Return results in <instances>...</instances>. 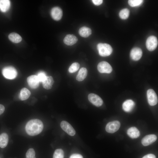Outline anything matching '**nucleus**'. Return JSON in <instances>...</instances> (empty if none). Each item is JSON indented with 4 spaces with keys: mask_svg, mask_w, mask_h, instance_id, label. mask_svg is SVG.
<instances>
[{
    "mask_svg": "<svg viewBox=\"0 0 158 158\" xmlns=\"http://www.w3.org/2000/svg\"><path fill=\"white\" fill-rule=\"evenodd\" d=\"M2 73L4 77L9 79H14L17 75L16 69L11 66H8L4 68L2 70Z\"/></svg>",
    "mask_w": 158,
    "mask_h": 158,
    "instance_id": "nucleus-3",
    "label": "nucleus"
},
{
    "mask_svg": "<svg viewBox=\"0 0 158 158\" xmlns=\"http://www.w3.org/2000/svg\"><path fill=\"white\" fill-rule=\"evenodd\" d=\"M5 109L3 105L0 104V115L3 113Z\"/></svg>",
    "mask_w": 158,
    "mask_h": 158,
    "instance_id": "nucleus-33",
    "label": "nucleus"
},
{
    "mask_svg": "<svg viewBox=\"0 0 158 158\" xmlns=\"http://www.w3.org/2000/svg\"><path fill=\"white\" fill-rule=\"evenodd\" d=\"M129 10L128 8L123 9L120 11L119 13V16L122 19H126L129 17Z\"/></svg>",
    "mask_w": 158,
    "mask_h": 158,
    "instance_id": "nucleus-24",
    "label": "nucleus"
},
{
    "mask_svg": "<svg viewBox=\"0 0 158 158\" xmlns=\"http://www.w3.org/2000/svg\"><path fill=\"white\" fill-rule=\"evenodd\" d=\"M51 15L55 20H60L62 16L63 12L61 9L58 7H55L52 8L51 11Z\"/></svg>",
    "mask_w": 158,
    "mask_h": 158,
    "instance_id": "nucleus-12",
    "label": "nucleus"
},
{
    "mask_svg": "<svg viewBox=\"0 0 158 158\" xmlns=\"http://www.w3.org/2000/svg\"><path fill=\"white\" fill-rule=\"evenodd\" d=\"M8 141V136L6 133H3L0 135V147L1 148L6 147Z\"/></svg>",
    "mask_w": 158,
    "mask_h": 158,
    "instance_id": "nucleus-20",
    "label": "nucleus"
},
{
    "mask_svg": "<svg viewBox=\"0 0 158 158\" xmlns=\"http://www.w3.org/2000/svg\"><path fill=\"white\" fill-rule=\"evenodd\" d=\"M35 155V151L32 148L29 149L26 154V158H36Z\"/></svg>",
    "mask_w": 158,
    "mask_h": 158,
    "instance_id": "nucleus-28",
    "label": "nucleus"
},
{
    "mask_svg": "<svg viewBox=\"0 0 158 158\" xmlns=\"http://www.w3.org/2000/svg\"><path fill=\"white\" fill-rule=\"evenodd\" d=\"M93 3L97 6H99L102 3L103 0H92Z\"/></svg>",
    "mask_w": 158,
    "mask_h": 158,
    "instance_id": "nucleus-31",
    "label": "nucleus"
},
{
    "mask_svg": "<svg viewBox=\"0 0 158 158\" xmlns=\"http://www.w3.org/2000/svg\"><path fill=\"white\" fill-rule=\"evenodd\" d=\"M157 139L156 136L154 134H150L145 136L142 139L141 143L144 146H147L151 144Z\"/></svg>",
    "mask_w": 158,
    "mask_h": 158,
    "instance_id": "nucleus-13",
    "label": "nucleus"
},
{
    "mask_svg": "<svg viewBox=\"0 0 158 158\" xmlns=\"http://www.w3.org/2000/svg\"><path fill=\"white\" fill-rule=\"evenodd\" d=\"M158 42L157 38L154 36H151L147 39L146 42V47L149 51L154 50L158 45Z\"/></svg>",
    "mask_w": 158,
    "mask_h": 158,
    "instance_id": "nucleus-4",
    "label": "nucleus"
},
{
    "mask_svg": "<svg viewBox=\"0 0 158 158\" xmlns=\"http://www.w3.org/2000/svg\"><path fill=\"white\" fill-rule=\"evenodd\" d=\"M97 68L99 71L102 73H109L112 70V68L110 65L105 61L99 62L97 65Z\"/></svg>",
    "mask_w": 158,
    "mask_h": 158,
    "instance_id": "nucleus-7",
    "label": "nucleus"
},
{
    "mask_svg": "<svg viewBox=\"0 0 158 158\" xmlns=\"http://www.w3.org/2000/svg\"><path fill=\"white\" fill-rule=\"evenodd\" d=\"M8 37L11 41L15 43L20 42L22 40L21 36L15 32H12L9 34Z\"/></svg>",
    "mask_w": 158,
    "mask_h": 158,
    "instance_id": "nucleus-23",
    "label": "nucleus"
},
{
    "mask_svg": "<svg viewBox=\"0 0 158 158\" xmlns=\"http://www.w3.org/2000/svg\"><path fill=\"white\" fill-rule=\"evenodd\" d=\"M127 134L129 137L132 138H137L140 135L139 131L135 127L129 128L127 131Z\"/></svg>",
    "mask_w": 158,
    "mask_h": 158,
    "instance_id": "nucleus-17",
    "label": "nucleus"
},
{
    "mask_svg": "<svg viewBox=\"0 0 158 158\" xmlns=\"http://www.w3.org/2000/svg\"><path fill=\"white\" fill-rule=\"evenodd\" d=\"M77 38L74 35L71 34L67 35L63 39L64 43L68 45H72L78 41Z\"/></svg>",
    "mask_w": 158,
    "mask_h": 158,
    "instance_id": "nucleus-14",
    "label": "nucleus"
},
{
    "mask_svg": "<svg viewBox=\"0 0 158 158\" xmlns=\"http://www.w3.org/2000/svg\"><path fill=\"white\" fill-rule=\"evenodd\" d=\"M120 126V122L118 121H114L107 123L105 127V130L108 133H113L117 131Z\"/></svg>",
    "mask_w": 158,
    "mask_h": 158,
    "instance_id": "nucleus-5",
    "label": "nucleus"
},
{
    "mask_svg": "<svg viewBox=\"0 0 158 158\" xmlns=\"http://www.w3.org/2000/svg\"><path fill=\"white\" fill-rule=\"evenodd\" d=\"M54 82V80L51 76H47L45 79L42 82L43 87L46 89H50L52 88Z\"/></svg>",
    "mask_w": 158,
    "mask_h": 158,
    "instance_id": "nucleus-16",
    "label": "nucleus"
},
{
    "mask_svg": "<svg viewBox=\"0 0 158 158\" xmlns=\"http://www.w3.org/2000/svg\"><path fill=\"white\" fill-rule=\"evenodd\" d=\"M10 6V2L8 0H0V10L2 12L7 11Z\"/></svg>",
    "mask_w": 158,
    "mask_h": 158,
    "instance_id": "nucleus-22",
    "label": "nucleus"
},
{
    "mask_svg": "<svg viewBox=\"0 0 158 158\" xmlns=\"http://www.w3.org/2000/svg\"><path fill=\"white\" fill-rule=\"evenodd\" d=\"M37 76L39 82H42L47 77L45 73L43 71L39 72Z\"/></svg>",
    "mask_w": 158,
    "mask_h": 158,
    "instance_id": "nucleus-29",
    "label": "nucleus"
},
{
    "mask_svg": "<svg viewBox=\"0 0 158 158\" xmlns=\"http://www.w3.org/2000/svg\"><path fill=\"white\" fill-rule=\"evenodd\" d=\"M27 82L30 87L32 89L37 88L39 86V81L36 75H32L27 78Z\"/></svg>",
    "mask_w": 158,
    "mask_h": 158,
    "instance_id": "nucleus-10",
    "label": "nucleus"
},
{
    "mask_svg": "<svg viewBox=\"0 0 158 158\" xmlns=\"http://www.w3.org/2000/svg\"><path fill=\"white\" fill-rule=\"evenodd\" d=\"M43 127L42 121L37 119H32L27 122L25 126V130L28 135L33 136L40 133Z\"/></svg>",
    "mask_w": 158,
    "mask_h": 158,
    "instance_id": "nucleus-1",
    "label": "nucleus"
},
{
    "mask_svg": "<svg viewBox=\"0 0 158 158\" xmlns=\"http://www.w3.org/2000/svg\"><path fill=\"white\" fill-rule=\"evenodd\" d=\"M87 74V69L82 67L80 69L76 76V79L79 81L83 80L86 78Z\"/></svg>",
    "mask_w": 158,
    "mask_h": 158,
    "instance_id": "nucleus-18",
    "label": "nucleus"
},
{
    "mask_svg": "<svg viewBox=\"0 0 158 158\" xmlns=\"http://www.w3.org/2000/svg\"><path fill=\"white\" fill-rule=\"evenodd\" d=\"M135 104L131 99H128L125 101L123 103L122 107L123 110L126 112L131 111L133 109Z\"/></svg>",
    "mask_w": 158,
    "mask_h": 158,
    "instance_id": "nucleus-15",
    "label": "nucleus"
},
{
    "mask_svg": "<svg viewBox=\"0 0 158 158\" xmlns=\"http://www.w3.org/2000/svg\"><path fill=\"white\" fill-rule=\"evenodd\" d=\"M147 96L148 103L150 105L154 106L157 103V97L153 90L150 89L147 90Z\"/></svg>",
    "mask_w": 158,
    "mask_h": 158,
    "instance_id": "nucleus-6",
    "label": "nucleus"
},
{
    "mask_svg": "<svg viewBox=\"0 0 158 158\" xmlns=\"http://www.w3.org/2000/svg\"><path fill=\"white\" fill-rule=\"evenodd\" d=\"M64 156L63 150L61 149H58L54 151L53 158H63Z\"/></svg>",
    "mask_w": 158,
    "mask_h": 158,
    "instance_id": "nucleus-25",
    "label": "nucleus"
},
{
    "mask_svg": "<svg viewBox=\"0 0 158 158\" xmlns=\"http://www.w3.org/2000/svg\"><path fill=\"white\" fill-rule=\"evenodd\" d=\"M80 64L78 63H73L69 67L68 71L71 73L75 72L78 70L80 67Z\"/></svg>",
    "mask_w": 158,
    "mask_h": 158,
    "instance_id": "nucleus-26",
    "label": "nucleus"
},
{
    "mask_svg": "<svg viewBox=\"0 0 158 158\" xmlns=\"http://www.w3.org/2000/svg\"><path fill=\"white\" fill-rule=\"evenodd\" d=\"M142 158H156V157L153 154H149L145 155Z\"/></svg>",
    "mask_w": 158,
    "mask_h": 158,
    "instance_id": "nucleus-32",
    "label": "nucleus"
},
{
    "mask_svg": "<svg viewBox=\"0 0 158 158\" xmlns=\"http://www.w3.org/2000/svg\"><path fill=\"white\" fill-rule=\"evenodd\" d=\"M69 158H83L82 155L78 154H74L71 155Z\"/></svg>",
    "mask_w": 158,
    "mask_h": 158,
    "instance_id": "nucleus-30",
    "label": "nucleus"
},
{
    "mask_svg": "<svg viewBox=\"0 0 158 158\" xmlns=\"http://www.w3.org/2000/svg\"><path fill=\"white\" fill-rule=\"evenodd\" d=\"M142 51L140 48L135 47L131 50L130 56L131 59L133 60L137 61L139 60L142 55Z\"/></svg>",
    "mask_w": 158,
    "mask_h": 158,
    "instance_id": "nucleus-11",
    "label": "nucleus"
},
{
    "mask_svg": "<svg viewBox=\"0 0 158 158\" xmlns=\"http://www.w3.org/2000/svg\"><path fill=\"white\" fill-rule=\"evenodd\" d=\"M97 49L99 55L102 56H107L110 55L112 52V48L109 44L99 43L97 45Z\"/></svg>",
    "mask_w": 158,
    "mask_h": 158,
    "instance_id": "nucleus-2",
    "label": "nucleus"
},
{
    "mask_svg": "<svg viewBox=\"0 0 158 158\" xmlns=\"http://www.w3.org/2000/svg\"><path fill=\"white\" fill-rule=\"evenodd\" d=\"M61 128L68 135L73 136L76 133L75 131L71 125L66 121H62L60 123Z\"/></svg>",
    "mask_w": 158,
    "mask_h": 158,
    "instance_id": "nucleus-8",
    "label": "nucleus"
},
{
    "mask_svg": "<svg viewBox=\"0 0 158 158\" xmlns=\"http://www.w3.org/2000/svg\"></svg>",
    "mask_w": 158,
    "mask_h": 158,
    "instance_id": "nucleus-34",
    "label": "nucleus"
},
{
    "mask_svg": "<svg viewBox=\"0 0 158 158\" xmlns=\"http://www.w3.org/2000/svg\"><path fill=\"white\" fill-rule=\"evenodd\" d=\"M92 33L91 29L87 27H83L79 30V33L80 36L84 37L89 36Z\"/></svg>",
    "mask_w": 158,
    "mask_h": 158,
    "instance_id": "nucleus-21",
    "label": "nucleus"
},
{
    "mask_svg": "<svg viewBox=\"0 0 158 158\" xmlns=\"http://www.w3.org/2000/svg\"><path fill=\"white\" fill-rule=\"evenodd\" d=\"M88 98L89 101L96 107L101 106L103 104V101L101 98L95 94H90Z\"/></svg>",
    "mask_w": 158,
    "mask_h": 158,
    "instance_id": "nucleus-9",
    "label": "nucleus"
},
{
    "mask_svg": "<svg viewBox=\"0 0 158 158\" xmlns=\"http://www.w3.org/2000/svg\"><path fill=\"white\" fill-rule=\"evenodd\" d=\"M143 2L142 0H129L128 3L132 7H135L140 5Z\"/></svg>",
    "mask_w": 158,
    "mask_h": 158,
    "instance_id": "nucleus-27",
    "label": "nucleus"
},
{
    "mask_svg": "<svg viewBox=\"0 0 158 158\" xmlns=\"http://www.w3.org/2000/svg\"><path fill=\"white\" fill-rule=\"evenodd\" d=\"M31 94L30 91L26 88H23L20 90L19 98L20 99L23 101L27 99Z\"/></svg>",
    "mask_w": 158,
    "mask_h": 158,
    "instance_id": "nucleus-19",
    "label": "nucleus"
}]
</instances>
